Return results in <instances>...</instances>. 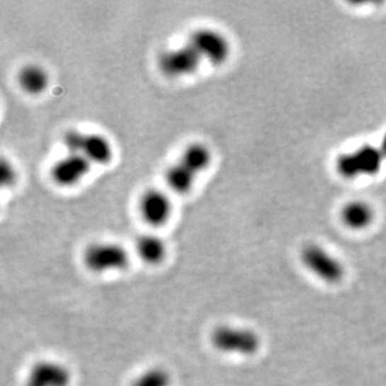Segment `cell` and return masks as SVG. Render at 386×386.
<instances>
[{
  "label": "cell",
  "instance_id": "cell-1",
  "mask_svg": "<svg viewBox=\"0 0 386 386\" xmlns=\"http://www.w3.org/2000/svg\"><path fill=\"white\" fill-rule=\"evenodd\" d=\"M85 266L95 274L120 272L128 267L130 256L120 244L102 242L87 247L83 254Z\"/></svg>",
  "mask_w": 386,
  "mask_h": 386
},
{
  "label": "cell",
  "instance_id": "cell-2",
  "mask_svg": "<svg viewBox=\"0 0 386 386\" xmlns=\"http://www.w3.org/2000/svg\"><path fill=\"white\" fill-rule=\"evenodd\" d=\"M64 143L69 154H81L91 164L103 166L113 158V148L110 141L98 133H83L71 130L64 135Z\"/></svg>",
  "mask_w": 386,
  "mask_h": 386
},
{
  "label": "cell",
  "instance_id": "cell-3",
  "mask_svg": "<svg viewBox=\"0 0 386 386\" xmlns=\"http://www.w3.org/2000/svg\"><path fill=\"white\" fill-rule=\"evenodd\" d=\"M385 159L380 147L364 145L349 154L340 156L336 162V169L344 178H356L362 175L373 176L381 170Z\"/></svg>",
  "mask_w": 386,
  "mask_h": 386
},
{
  "label": "cell",
  "instance_id": "cell-4",
  "mask_svg": "<svg viewBox=\"0 0 386 386\" xmlns=\"http://www.w3.org/2000/svg\"><path fill=\"white\" fill-rule=\"evenodd\" d=\"M210 340L218 351L225 354L252 356L260 346V338L254 331L229 325L217 327L212 331Z\"/></svg>",
  "mask_w": 386,
  "mask_h": 386
},
{
  "label": "cell",
  "instance_id": "cell-5",
  "mask_svg": "<svg viewBox=\"0 0 386 386\" xmlns=\"http://www.w3.org/2000/svg\"><path fill=\"white\" fill-rule=\"evenodd\" d=\"M188 43L195 49L202 60H208L215 66L225 64L231 52L229 40L225 35L215 29H197L190 35Z\"/></svg>",
  "mask_w": 386,
  "mask_h": 386
},
{
  "label": "cell",
  "instance_id": "cell-6",
  "mask_svg": "<svg viewBox=\"0 0 386 386\" xmlns=\"http://www.w3.org/2000/svg\"><path fill=\"white\" fill-rule=\"evenodd\" d=\"M202 59L188 43L183 47L166 50L158 58V67L169 77H183L195 73Z\"/></svg>",
  "mask_w": 386,
  "mask_h": 386
},
{
  "label": "cell",
  "instance_id": "cell-7",
  "mask_svg": "<svg viewBox=\"0 0 386 386\" xmlns=\"http://www.w3.org/2000/svg\"><path fill=\"white\" fill-rule=\"evenodd\" d=\"M302 262L317 277L327 283H338L344 277L341 263L320 246H308L302 251Z\"/></svg>",
  "mask_w": 386,
  "mask_h": 386
},
{
  "label": "cell",
  "instance_id": "cell-8",
  "mask_svg": "<svg viewBox=\"0 0 386 386\" xmlns=\"http://www.w3.org/2000/svg\"><path fill=\"white\" fill-rule=\"evenodd\" d=\"M71 382L72 373L66 365L43 360L29 369L24 386H70Z\"/></svg>",
  "mask_w": 386,
  "mask_h": 386
},
{
  "label": "cell",
  "instance_id": "cell-9",
  "mask_svg": "<svg viewBox=\"0 0 386 386\" xmlns=\"http://www.w3.org/2000/svg\"><path fill=\"white\" fill-rule=\"evenodd\" d=\"M139 208L144 221L154 227L166 225L172 215V202L164 192L158 189L144 192Z\"/></svg>",
  "mask_w": 386,
  "mask_h": 386
},
{
  "label": "cell",
  "instance_id": "cell-10",
  "mask_svg": "<svg viewBox=\"0 0 386 386\" xmlns=\"http://www.w3.org/2000/svg\"><path fill=\"white\" fill-rule=\"evenodd\" d=\"M91 164L81 154H69L54 164L52 179L60 187H73L80 183L91 171Z\"/></svg>",
  "mask_w": 386,
  "mask_h": 386
},
{
  "label": "cell",
  "instance_id": "cell-11",
  "mask_svg": "<svg viewBox=\"0 0 386 386\" xmlns=\"http://www.w3.org/2000/svg\"><path fill=\"white\" fill-rule=\"evenodd\" d=\"M137 256L147 265H159L164 262L168 252L166 242L154 234H144L135 244Z\"/></svg>",
  "mask_w": 386,
  "mask_h": 386
},
{
  "label": "cell",
  "instance_id": "cell-12",
  "mask_svg": "<svg viewBox=\"0 0 386 386\" xmlns=\"http://www.w3.org/2000/svg\"><path fill=\"white\" fill-rule=\"evenodd\" d=\"M49 83V73L39 64H26L18 72V84L29 95H40L45 93Z\"/></svg>",
  "mask_w": 386,
  "mask_h": 386
},
{
  "label": "cell",
  "instance_id": "cell-13",
  "mask_svg": "<svg viewBox=\"0 0 386 386\" xmlns=\"http://www.w3.org/2000/svg\"><path fill=\"white\" fill-rule=\"evenodd\" d=\"M373 208L362 201H353L346 204L341 212V218L344 225L350 229H363L373 222Z\"/></svg>",
  "mask_w": 386,
  "mask_h": 386
},
{
  "label": "cell",
  "instance_id": "cell-14",
  "mask_svg": "<svg viewBox=\"0 0 386 386\" xmlns=\"http://www.w3.org/2000/svg\"><path fill=\"white\" fill-rule=\"evenodd\" d=\"M179 162L198 175L210 166L212 162V152L204 144L192 143L183 149Z\"/></svg>",
  "mask_w": 386,
  "mask_h": 386
},
{
  "label": "cell",
  "instance_id": "cell-15",
  "mask_svg": "<svg viewBox=\"0 0 386 386\" xmlns=\"http://www.w3.org/2000/svg\"><path fill=\"white\" fill-rule=\"evenodd\" d=\"M195 177L197 175L195 173L191 172L189 169L186 168L179 161L170 166L166 174V183L169 187L179 195H185L193 188Z\"/></svg>",
  "mask_w": 386,
  "mask_h": 386
},
{
  "label": "cell",
  "instance_id": "cell-16",
  "mask_svg": "<svg viewBox=\"0 0 386 386\" xmlns=\"http://www.w3.org/2000/svg\"><path fill=\"white\" fill-rule=\"evenodd\" d=\"M172 375L164 367H152L140 373L131 386H172Z\"/></svg>",
  "mask_w": 386,
  "mask_h": 386
},
{
  "label": "cell",
  "instance_id": "cell-17",
  "mask_svg": "<svg viewBox=\"0 0 386 386\" xmlns=\"http://www.w3.org/2000/svg\"><path fill=\"white\" fill-rule=\"evenodd\" d=\"M0 169H1V174H0L1 183H3V186H11L16 181V170H14L13 166H11L10 162L3 160Z\"/></svg>",
  "mask_w": 386,
  "mask_h": 386
},
{
  "label": "cell",
  "instance_id": "cell-18",
  "mask_svg": "<svg viewBox=\"0 0 386 386\" xmlns=\"http://www.w3.org/2000/svg\"><path fill=\"white\" fill-rule=\"evenodd\" d=\"M380 149H381L382 154H384V157H385L386 159V133L385 135H384L383 140H382Z\"/></svg>",
  "mask_w": 386,
  "mask_h": 386
}]
</instances>
